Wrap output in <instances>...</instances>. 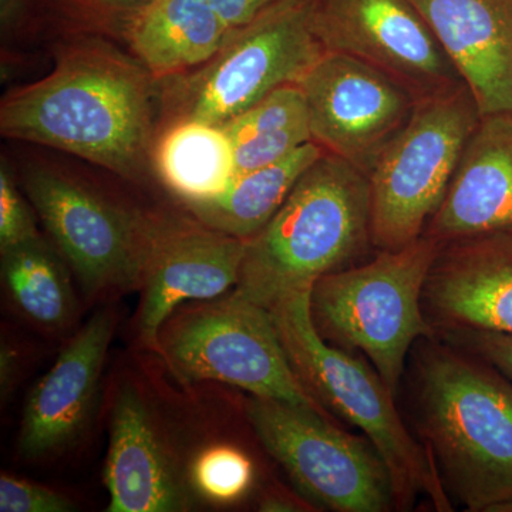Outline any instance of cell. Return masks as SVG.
<instances>
[{"label":"cell","mask_w":512,"mask_h":512,"mask_svg":"<svg viewBox=\"0 0 512 512\" xmlns=\"http://www.w3.org/2000/svg\"><path fill=\"white\" fill-rule=\"evenodd\" d=\"M156 80L99 39H80L43 79L9 93L3 136L57 148L136 180L156 140Z\"/></svg>","instance_id":"cell-1"},{"label":"cell","mask_w":512,"mask_h":512,"mask_svg":"<svg viewBox=\"0 0 512 512\" xmlns=\"http://www.w3.org/2000/svg\"><path fill=\"white\" fill-rule=\"evenodd\" d=\"M419 424L441 480L468 511L512 512V383L444 346L417 370Z\"/></svg>","instance_id":"cell-2"},{"label":"cell","mask_w":512,"mask_h":512,"mask_svg":"<svg viewBox=\"0 0 512 512\" xmlns=\"http://www.w3.org/2000/svg\"><path fill=\"white\" fill-rule=\"evenodd\" d=\"M370 245L369 178L325 153L247 241L234 291L271 309L286 296L311 291L322 276L353 266Z\"/></svg>","instance_id":"cell-3"},{"label":"cell","mask_w":512,"mask_h":512,"mask_svg":"<svg viewBox=\"0 0 512 512\" xmlns=\"http://www.w3.org/2000/svg\"><path fill=\"white\" fill-rule=\"evenodd\" d=\"M309 301L311 291H303L269 309L293 372L329 413L365 433L389 468L396 507L406 510L426 495L437 511H450L439 468L429 448L407 430L394 404L396 396L379 373L319 335Z\"/></svg>","instance_id":"cell-4"},{"label":"cell","mask_w":512,"mask_h":512,"mask_svg":"<svg viewBox=\"0 0 512 512\" xmlns=\"http://www.w3.org/2000/svg\"><path fill=\"white\" fill-rule=\"evenodd\" d=\"M440 247L423 235L402 249L379 251L365 265L322 276L311 289L319 335L345 352L365 353L394 396L413 343L434 336L423 293Z\"/></svg>","instance_id":"cell-5"},{"label":"cell","mask_w":512,"mask_h":512,"mask_svg":"<svg viewBox=\"0 0 512 512\" xmlns=\"http://www.w3.org/2000/svg\"><path fill=\"white\" fill-rule=\"evenodd\" d=\"M157 355L180 382L229 384L336 421L293 372L271 311L235 291L175 309L161 326Z\"/></svg>","instance_id":"cell-6"},{"label":"cell","mask_w":512,"mask_h":512,"mask_svg":"<svg viewBox=\"0 0 512 512\" xmlns=\"http://www.w3.org/2000/svg\"><path fill=\"white\" fill-rule=\"evenodd\" d=\"M480 119L464 83L416 101L367 175L373 248L396 251L423 237Z\"/></svg>","instance_id":"cell-7"},{"label":"cell","mask_w":512,"mask_h":512,"mask_svg":"<svg viewBox=\"0 0 512 512\" xmlns=\"http://www.w3.org/2000/svg\"><path fill=\"white\" fill-rule=\"evenodd\" d=\"M323 53L309 23V0H282L232 30L207 63L161 82L163 124L224 126L278 87L301 82Z\"/></svg>","instance_id":"cell-8"},{"label":"cell","mask_w":512,"mask_h":512,"mask_svg":"<svg viewBox=\"0 0 512 512\" xmlns=\"http://www.w3.org/2000/svg\"><path fill=\"white\" fill-rule=\"evenodd\" d=\"M23 188L87 301L140 291L163 217L53 167L29 168Z\"/></svg>","instance_id":"cell-9"},{"label":"cell","mask_w":512,"mask_h":512,"mask_svg":"<svg viewBox=\"0 0 512 512\" xmlns=\"http://www.w3.org/2000/svg\"><path fill=\"white\" fill-rule=\"evenodd\" d=\"M245 412L265 450L313 507L384 512L394 505L392 477L369 440L336 427L308 407L251 396Z\"/></svg>","instance_id":"cell-10"},{"label":"cell","mask_w":512,"mask_h":512,"mask_svg":"<svg viewBox=\"0 0 512 512\" xmlns=\"http://www.w3.org/2000/svg\"><path fill=\"white\" fill-rule=\"evenodd\" d=\"M325 52L369 64L419 101L463 83L410 0H309Z\"/></svg>","instance_id":"cell-11"},{"label":"cell","mask_w":512,"mask_h":512,"mask_svg":"<svg viewBox=\"0 0 512 512\" xmlns=\"http://www.w3.org/2000/svg\"><path fill=\"white\" fill-rule=\"evenodd\" d=\"M154 394L134 377H121L110 403L109 453L104 484L110 512H181L198 500L190 480L194 454Z\"/></svg>","instance_id":"cell-12"},{"label":"cell","mask_w":512,"mask_h":512,"mask_svg":"<svg viewBox=\"0 0 512 512\" xmlns=\"http://www.w3.org/2000/svg\"><path fill=\"white\" fill-rule=\"evenodd\" d=\"M298 84L313 141L366 175L416 106L412 94L386 74L340 53H323Z\"/></svg>","instance_id":"cell-13"},{"label":"cell","mask_w":512,"mask_h":512,"mask_svg":"<svg viewBox=\"0 0 512 512\" xmlns=\"http://www.w3.org/2000/svg\"><path fill=\"white\" fill-rule=\"evenodd\" d=\"M247 241L191 220L163 217L141 286L134 336L157 353L158 335L175 309L235 288Z\"/></svg>","instance_id":"cell-14"},{"label":"cell","mask_w":512,"mask_h":512,"mask_svg":"<svg viewBox=\"0 0 512 512\" xmlns=\"http://www.w3.org/2000/svg\"><path fill=\"white\" fill-rule=\"evenodd\" d=\"M116 323V311L109 306L94 313L35 384L20 423L18 454L23 460L62 456L83 439L99 404Z\"/></svg>","instance_id":"cell-15"},{"label":"cell","mask_w":512,"mask_h":512,"mask_svg":"<svg viewBox=\"0 0 512 512\" xmlns=\"http://www.w3.org/2000/svg\"><path fill=\"white\" fill-rule=\"evenodd\" d=\"M423 306L431 325L447 332L512 335V235H488L441 245Z\"/></svg>","instance_id":"cell-16"},{"label":"cell","mask_w":512,"mask_h":512,"mask_svg":"<svg viewBox=\"0 0 512 512\" xmlns=\"http://www.w3.org/2000/svg\"><path fill=\"white\" fill-rule=\"evenodd\" d=\"M423 235L440 245L512 235V111L481 116Z\"/></svg>","instance_id":"cell-17"},{"label":"cell","mask_w":512,"mask_h":512,"mask_svg":"<svg viewBox=\"0 0 512 512\" xmlns=\"http://www.w3.org/2000/svg\"><path fill=\"white\" fill-rule=\"evenodd\" d=\"M476 100L512 111V0H410Z\"/></svg>","instance_id":"cell-18"},{"label":"cell","mask_w":512,"mask_h":512,"mask_svg":"<svg viewBox=\"0 0 512 512\" xmlns=\"http://www.w3.org/2000/svg\"><path fill=\"white\" fill-rule=\"evenodd\" d=\"M232 30L207 0H151L124 23L121 35L161 83L207 63Z\"/></svg>","instance_id":"cell-19"},{"label":"cell","mask_w":512,"mask_h":512,"mask_svg":"<svg viewBox=\"0 0 512 512\" xmlns=\"http://www.w3.org/2000/svg\"><path fill=\"white\" fill-rule=\"evenodd\" d=\"M323 154V148L311 141L278 163L235 175L217 197L181 205L201 224L249 241L274 218L302 175Z\"/></svg>","instance_id":"cell-20"},{"label":"cell","mask_w":512,"mask_h":512,"mask_svg":"<svg viewBox=\"0 0 512 512\" xmlns=\"http://www.w3.org/2000/svg\"><path fill=\"white\" fill-rule=\"evenodd\" d=\"M150 163L181 204L217 197L237 175L234 148L224 128L201 121H175L161 128Z\"/></svg>","instance_id":"cell-21"},{"label":"cell","mask_w":512,"mask_h":512,"mask_svg":"<svg viewBox=\"0 0 512 512\" xmlns=\"http://www.w3.org/2000/svg\"><path fill=\"white\" fill-rule=\"evenodd\" d=\"M0 254L12 308L42 332L59 335L72 328L79 313L73 271L55 245L40 235Z\"/></svg>","instance_id":"cell-22"},{"label":"cell","mask_w":512,"mask_h":512,"mask_svg":"<svg viewBox=\"0 0 512 512\" xmlns=\"http://www.w3.org/2000/svg\"><path fill=\"white\" fill-rule=\"evenodd\" d=\"M221 127L234 148L237 175L278 163L313 141L308 103L299 84L278 87Z\"/></svg>","instance_id":"cell-23"},{"label":"cell","mask_w":512,"mask_h":512,"mask_svg":"<svg viewBox=\"0 0 512 512\" xmlns=\"http://www.w3.org/2000/svg\"><path fill=\"white\" fill-rule=\"evenodd\" d=\"M190 480L198 500L234 504L254 483V466L244 451L225 443L200 448L191 460Z\"/></svg>","instance_id":"cell-24"},{"label":"cell","mask_w":512,"mask_h":512,"mask_svg":"<svg viewBox=\"0 0 512 512\" xmlns=\"http://www.w3.org/2000/svg\"><path fill=\"white\" fill-rule=\"evenodd\" d=\"M29 200V198H28ZM16 187L9 167H0V252L40 237L35 208Z\"/></svg>","instance_id":"cell-25"},{"label":"cell","mask_w":512,"mask_h":512,"mask_svg":"<svg viewBox=\"0 0 512 512\" xmlns=\"http://www.w3.org/2000/svg\"><path fill=\"white\" fill-rule=\"evenodd\" d=\"M63 19L83 28L121 30L151 0H50Z\"/></svg>","instance_id":"cell-26"},{"label":"cell","mask_w":512,"mask_h":512,"mask_svg":"<svg viewBox=\"0 0 512 512\" xmlns=\"http://www.w3.org/2000/svg\"><path fill=\"white\" fill-rule=\"evenodd\" d=\"M77 505L67 495L22 480L19 477L2 474L0 477V511L2 512H72Z\"/></svg>","instance_id":"cell-27"},{"label":"cell","mask_w":512,"mask_h":512,"mask_svg":"<svg viewBox=\"0 0 512 512\" xmlns=\"http://www.w3.org/2000/svg\"><path fill=\"white\" fill-rule=\"evenodd\" d=\"M456 336L468 353L493 366L512 383V335L481 330L447 332Z\"/></svg>","instance_id":"cell-28"},{"label":"cell","mask_w":512,"mask_h":512,"mask_svg":"<svg viewBox=\"0 0 512 512\" xmlns=\"http://www.w3.org/2000/svg\"><path fill=\"white\" fill-rule=\"evenodd\" d=\"M232 29L241 28L282 0H207Z\"/></svg>","instance_id":"cell-29"},{"label":"cell","mask_w":512,"mask_h":512,"mask_svg":"<svg viewBox=\"0 0 512 512\" xmlns=\"http://www.w3.org/2000/svg\"><path fill=\"white\" fill-rule=\"evenodd\" d=\"M20 372H22V356L19 349L3 340L0 346V394H2L3 403L15 392Z\"/></svg>","instance_id":"cell-30"},{"label":"cell","mask_w":512,"mask_h":512,"mask_svg":"<svg viewBox=\"0 0 512 512\" xmlns=\"http://www.w3.org/2000/svg\"><path fill=\"white\" fill-rule=\"evenodd\" d=\"M312 507L305 498L295 497L284 490L268 491L258 503V511L262 512L312 511Z\"/></svg>","instance_id":"cell-31"},{"label":"cell","mask_w":512,"mask_h":512,"mask_svg":"<svg viewBox=\"0 0 512 512\" xmlns=\"http://www.w3.org/2000/svg\"><path fill=\"white\" fill-rule=\"evenodd\" d=\"M30 0H0V23L2 28H15L25 18Z\"/></svg>","instance_id":"cell-32"}]
</instances>
